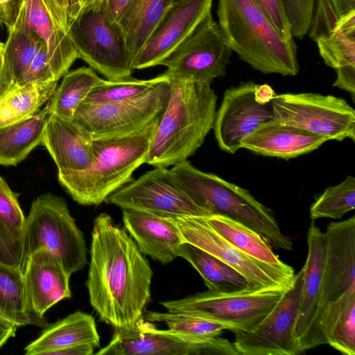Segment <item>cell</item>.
I'll use <instances>...</instances> for the list:
<instances>
[{"mask_svg": "<svg viewBox=\"0 0 355 355\" xmlns=\"http://www.w3.org/2000/svg\"><path fill=\"white\" fill-rule=\"evenodd\" d=\"M58 81L15 84L0 96V127L37 114L48 103Z\"/></svg>", "mask_w": 355, "mask_h": 355, "instance_id": "obj_31", "label": "cell"}, {"mask_svg": "<svg viewBox=\"0 0 355 355\" xmlns=\"http://www.w3.org/2000/svg\"><path fill=\"white\" fill-rule=\"evenodd\" d=\"M24 0H0V26L12 28L19 15Z\"/></svg>", "mask_w": 355, "mask_h": 355, "instance_id": "obj_44", "label": "cell"}, {"mask_svg": "<svg viewBox=\"0 0 355 355\" xmlns=\"http://www.w3.org/2000/svg\"><path fill=\"white\" fill-rule=\"evenodd\" d=\"M217 15L227 44L253 69L263 73L297 74L294 40H282L253 0H218Z\"/></svg>", "mask_w": 355, "mask_h": 355, "instance_id": "obj_3", "label": "cell"}, {"mask_svg": "<svg viewBox=\"0 0 355 355\" xmlns=\"http://www.w3.org/2000/svg\"><path fill=\"white\" fill-rule=\"evenodd\" d=\"M86 286L99 319L129 328L143 318L150 300L149 262L126 230L107 214L93 221Z\"/></svg>", "mask_w": 355, "mask_h": 355, "instance_id": "obj_1", "label": "cell"}, {"mask_svg": "<svg viewBox=\"0 0 355 355\" xmlns=\"http://www.w3.org/2000/svg\"><path fill=\"white\" fill-rule=\"evenodd\" d=\"M205 218L219 234L249 256L283 270H294L279 258L268 241L254 230L223 215Z\"/></svg>", "mask_w": 355, "mask_h": 355, "instance_id": "obj_29", "label": "cell"}, {"mask_svg": "<svg viewBox=\"0 0 355 355\" xmlns=\"http://www.w3.org/2000/svg\"><path fill=\"white\" fill-rule=\"evenodd\" d=\"M232 50L210 12L161 65L169 80L211 83L225 74Z\"/></svg>", "mask_w": 355, "mask_h": 355, "instance_id": "obj_17", "label": "cell"}, {"mask_svg": "<svg viewBox=\"0 0 355 355\" xmlns=\"http://www.w3.org/2000/svg\"><path fill=\"white\" fill-rule=\"evenodd\" d=\"M22 245L24 263L35 251L46 249L70 275L82 270L87 262L84 235L67 202L51 193H43L33 201L26 218Z\"/></svg>", "mask_w": 355, "mask_h": 355, "instance_id": "obj_7", "label": "cell"}, {"mask_svg": "<svg viewBox=\"0 0 355 355\" xmlns=\"http://www.w3.org/2000/svg\"><path fill=\"white\" fill-rule=\"evenodd\" d=\"M178 257L187 261L196 270L208 290L226 293L254 289L235 269L188 242L181 245Z\"/></svg>", "mask_w": 355, "mask_h": 355, "instance_id": "obj_28", "label": "cell"}, {"mask_svg": "<svg viewBox=\"0 0 355 355\" xmlns=\"http://www.w3.org/2000/svg\"><path fill=\"white\" fill-rule=\"evenodd\" d=\"M303 284V270L295 275L272 310L252 329L235 334L232 343L239 355L302 354L295 335Z\"/></svg>", "mask_w": 355, "mask_h": 355, "instance_id": "obj_16", "label": "cell"}, {"mask_svg": "<svg viewBox=\"0 0 355 355\" xmlns=\"http://www.w3.org/2000/svg\"><path fill=\"white\" fill-rule=\"evenodd\" d=\"M168 79L164 73L140 80L132 76L119 80H103L83 101L87 103H112L130 99Z\"/></svg>", "mask_w": 355, "mask_h": 355, "instance_id": "obj_35", "label": "cell"}, {"mask_svg": "<svg viewBox=\"0 0 355 355\" xmlns=\"http://www.w3.org/2000/svg\"><path fill=\"white\" fill-rule=\"evenodd\" d=\"M212 3L213 0L175 1L135 58L133 70L161 65L211 12Z\"/></svg>", "mask_w": 355, "mask_h": 355, "instance_id": "obj_18", "label": "cell"}, {"mask_svg": "<svg viewBox=\"0 0 355 355\" xmlns=\"http://www.w3.org/2000/svg\"><path fill=\"white\" fill-rule=\"evenodd\" d=\"M83 344L98 347L100 336L94 317L77 311L53 324H46L41 335L24 350L26 355H48L58 349Z\"/></svg>", "mask_w": 355, "mask_h": 355, "instance_id": "obj_25", "label": "cell"}, {"mask_svg": "<svg viewBox=\"0 0 355 355\" xmlns=\"http://www.w3.org/2000/svg\"><path fill=\"white\" fill-rule=\"evenodd\" d=\"M327 141V137L282 124L274 119L247 135L241 141V148L289 159L310 153Z\"/></svg>", "mask_w": 355, "mask_h": 355, "instance_id": "obj_24", "label": "cell"}, {"mask_svg": "<svg viewBox=\"0 0 355 355\" xmlns=\"http://www.w3.org/2000/svg\"><path fill=\"white\" fill-rule=\"evenodd\" d=\"M23 273L29 306L41 318L58 302L71 297V275L46 249L37 250L26 258Z\"/></svg>", "mask_w": 355, "mask_h": 355, "instance_id": "obj_21", "label": "cell"}, {"mask_svg": "<svg viewBox=\"0 0 355 355\" xmlns=\"http://www.w3.org/2000/svg\"><path fill=\"white\" fill-rule=\"evenodd\" d=\"M286 288H249L226 293L208 290L159 304L169 312L189 313L228 324L236 334L259 323Z\"/></svg>", "mask_w": 355, "mask_h": 355, "instance_id": "obj_9", "label": "cell"}, {"mask_svg": "<svg viewBox=\"0 0 355 355\" xmlns=\"http://www.w3.org/2000/svg\"><path fill=\"white\" fill-rule=\"evenodd\" d=\"M325 340L327 344L343 354H355V303L344 310Z\"/></svg>", "mask_w": 355, "mask_h": 355, "instance_id": "obj_39", "label": "cell"}, {"mask_svg": "<svg viewBox=\"0 0 355 355\" xmlns=\"http://www.w3.org/2000/svg\"><path fill=\"white\" fill-rule=\"evenodd\" d=\"M122 209L159 216L207 217L211 212L196 204L182 189L170 169L155 167L112 193L105 200Z\"/></svg>", "mask_w": 355, "mask_h": 355, "instance_id": "obj_13", "label": "cell"}, {"mask_svg": "<svg viewBox=\"0 0 355 355\" xmlns=\"http://www.w3.org/2000/svg\"><path fill=\"white\" fill-rule=\"evenodd\" d=\"M269 20L278 35L285 42L294 37L282 0H253Z\"/></svg>", "mask_w": 355, "mask_h": 355, "instance_id": "obj_41", "label": "cell"}, {"mask_svg": "<svg viewBox=\"0 0 355 355\" xmlns=\"http://www.w3.org/2000/svg\"><path fill=\"white\" fill-rule=\"evenodd\" d=\"M49 115L46 105L31 117L0 127V165H17L42 144Z\"/></svg>", "mask_w": 355, "mask_h": 355, "instance_id": "obj_26", "label": "cell"}, {"mask_svg": "<svg viewBox=\"0 0 355 355\" xmlns=\"http://www.w3.org/2000/svg\"><path fill=\"white\" fill-rule=\"evenodd\" d=\"M26 22L44 42L53 78L59 80L77 60L76 48L53 0H24Z\"/></svg>", "mask_w": 355, "mask_h": 355, "instance_id": "obj_19", "label": "cell"}, {"mask_svg": "<svg viewBox=\"0 0 355 355\" xmlns=\"http://www.w3.org/2000/svg\"><path fill=\"white\" fill-rule=\"evenodd\" d=\"M308 254L303 270V284L295 335L302 353L306 351L310 329L318 309L325 259L324 232L313 222L307 232Z\"/></svg>", "mask_w": 355, "mask_h": 355, "instance_id": "obj_23", "label": "cell"}, {"mask_svg": "<svg viewBox=\"0 0 355 355\" xmlns=\"http://www.w3.org/2000/svg\"><path fill=\"white\" fill-rule=\"evenodd\" d=\"M293 37L307 34L316 0H282Z\"/></svg>", "mask_w": 355, "mask_h": 355, "instance_id": "obj_40", "label": "cell"}, {"mask_svg": "<svg viewBox=\"0 0 355 355\" xmlns=\"http://www.w3.org/2000/svg\"><path fill=\"white\" fill-rule=\"evenodd\" d=\"M275 94L268 85L241 83L225 90L213 125L219 148L234 154L242 140L260 125L275 119L272 99Z\"/></svg>", "mask_w": 355, "mask_h": 355, "instance_id": "obj_14", "label": "cell"}, {"mask_svg": "<svg viewBox=\"0 0 355 355\" xmlns=\"http://www.w3.org/2000/svg\"><path fill=\"white\" fill-rule=\"evenodd\" d=\"M87 0H67V11L69 21L75 18L85 6Z\"/></svg>", "mask_w": 355, "mask_h": 355, "instance_id": "obj_49", "label": "cell"}, {"mask_svg": "<svg viewBox=\"0 0 355 355\" xmlns=\"http://www.w3.org/2000/svg\"><path fill=\"white\" fill-rule=\"evenodd\" d=\"M94 349L89 344L75 345L51 351L48 355H91Z\"/></svg>", "mask_w": 355, "mask_h": 355, "instance_id": "obj_45", "label": "cell"}, {"mask_svg": "<svg viewBox=\"0 0 355 355\" xmlns=\"http://www.w3.org/2000/svg\"><path fill=\"white\" fill-rule=\"evenodd\" d=\"M93 140L89 132L74 121L50 114L41 145L57 166L59 182L92 165Z\"/></svg>", "mask_w": 355, "mask_h": 355, "instance_id": "obj_20", "label": "cell"}, {"mask_svg": "<svg viewBox=\"0 0 355 355\" xmlns=\"http://www.w3.org/2000/svg\"><path fill=\"white\" fill-rule=\"evenodd\" d=\"M324 235L320 295L306 351L327 344L325 338L337 319L355 303V216L329 223Z\"/></svg>", "mask_w": 355, "mask_h": 355, "instance_id": "obj_6", "label": "cell"}, {"mask_svg": "<svg viewBox=\"0 0 355 355\" xmlns=\"http://www.w3.org/2000/svg\"><path fill=\"white\" fill-rule=\"evenodd\" d=\"M315 42L327 66L336 71L355 67V12L341 17L331 34Z\"/></svg>", "mask_w": 355, "mask_h": 355, "instance_id": "obj_34", "label": "cell"}, {"mask_svg": "<svg viewBox=\"0 0 355 355\" xmlns=\"http://www.w3.org/2000/svg\"><path fill=\"white\" fill-rule=\"evenodd\" d=\"M275 119L329 140H355V111L345 99L316 93H287L272 99Z\"/></svg>", "mask_w": 355, "mask_h": 355, "instance_id": "obj_12", "label": "cell"}, {"mask_svg": "<svg viewBox=\"0 0 355 355\" xmlns=\"http://www.w3.org/2000/svg\"><path fill=\"white\" fill-rule=\"evenodd\" d=\"M355 208V178L348 175L336 186H329L315 200L310 208L312 220L329 218H341Z\"/></svg>", "mask_w": 355, "mask_h": 355, "instance_id": "obj_36", "label": "cell"}, {"mask_svg": "<svg viewBox=\"0 0 355 355\" xmlns=\"http://www.w3.org/2000/svg\"><path fill=\"white\" fill-rule=\"evenodd\" d=\"M143 318L151 322H164L171 330L198 337L218 336L223 330H232L228 324L185 313H161L146 310Z\"/></svg>", "mask_w": 355, "mask_h": 355, "instance_id": "obj_37", "label": "cell"}, {"mask_svg": "<svg viewBox=\"0 0 355 355\" xmlns=\"http://www.w3.org/2000/svg\"><path fill=\"white\" fill-rule=\"evenodd\" d=\"M68 32L78 58L107 80L131 76L133 69L125 34L110 15L105 0L83 7L69 21Z\"/></svg>", "mask_w": 355, "mask_h": 355, "instance_id": "obj_8", "label": "cell"}, {"mask_svg": "<svg viewBox=\"0 0 355 355\" xmlns=\"http://www.w3.org/2000/svg\"><path fill=\"white\" fill-rule=\"evenodd\" d=\"M58 8L63 19L69 25V19L67 11V0H53Z\"/></svg>", "mask_w": 355, "mask_h": 355, "instance_id": "obj_50", "label": "cell"}, {"mask_svg": "<svg viewBox=\"0 0 355 355\" xmlns=\"http://www.w3.org/2000/svg\"><path fill=\"white\" fill-rule=\"evenodd\" d=\"M14 84L3 60L0 56V96L5 94Z\"/></svg>", "mask_w": 355, "mask_h": 355, "instance_id": "obj_48", "label": "cell"}, {"mask_svg": "<svg viewBox=\"0 0 355 355\" xmlns=\"http://www.w3.org/2000/svg\"><path fill=\"white\" fill-rule=\"evenodd\" d=\"M0 262L10 266L24 269L22 243L8 236L0 227Z\"/></svg>", "mask_w": 355, "mask_h": 355, "instance_id": "obj_43", "label": "cell"}, {"mask_svg": "<svg viewBox=\"0 0 355 355\" xmlns=\"http://www.w3.org/2000/svg\"><path fill=\"white\" fill-rule=\"evenodd\" d=\"M169 78L130 99L112 103L82 102L73 121L93 139L122 137L145 128L160 116L170 94Z\"/></svg>", "mask_w": 355, "mask_h": 355, "instance_id": "obj_11", "label": "cell"}, {"mask_svg": "<svg viewBox=\"0 0 355 355\" xmlns=\"http://www.w3.org/2000/svg\"><path fill=\"white\" fill-rule=\"evenodd\" d=\"M98 355H239L225 338L198 337L170 329H157L143 318L129 328H115Z\"/></svg>", "mask_w": 355, "mask_h": 355, "instance_id": "obj_10", "label": "cell"}, {"mask_svg": "<svg viewBox=\"0 0 355 355\" xmlns=\"http://www.w3.org/2000/svg\"><path fill=\"white\" fill-rule=\"evenodd\" d=\"M97 1V0H87V2H86L85 6H87V5L89 4V3H92L93 1ZM85 6H84V7H85Z\"/></svg>", "mask_w": 355, "mask_h": 355, "instance_id": "obj_52", "label": "cell"}, {"mask_svg": "<svg viewBox=\"0 0 355 355\" xmlns=\"http://www.w3.org/2000/svg\"><path fill=\"white\" fill-rule=\"evenodd\" d=\"M103 80L91 67L68 71L46 104L50 114L73 120L80 103Z\"/></svg>", "mask_w": 355, "mask_h": 355, "instance_id": "obj_32", "label": "cell"}, {"mask_svg": "<svg viewBox=\"0 0 355 355\" xmlns=\"http://www.w3.org/2000/svg\"><path fill=\"white\" fill-rule=\"evenodd\" d=\"M0 318L18 327L33 324L44 327V318L31 309L27 298L23 271L0 262Z\"/></svg>", "mask_w": 355, "mask_h": 355, "instance_id": "obj_30", "label": "cell"}, {"mask_svg": "<svg viewBox=\"0 0 355 355\" xmlns=\"http://www.w3.org/2000/svg\"><path fill=\"white\" fill-rule=\"evenodd\" d=\"M4 48H5V44L0 42V56H2L3 55Z\"/></svg>", "mask_w": 355, "mask_h": 355, "instance_id": "obj_51", "label": "cell"}, {"mask_svg": "<svg viewBox=\"0 0 355 355\" xmlns=\"http://www.w3.org/2000/svg\"><path fill=\"white\" fill-rule=\"evenodd\" d=\"M18 327L4 319L0 318V349L8 340L15 336Z\"/></svg>", "mask_w": 355, "mask_h": 355, "instance_id": "obj_47", "label": "cell"}, {"mask_svg": "<svg viewBox=\"0 0 355 355\" xmlns=\"http://www.w3.org/2000/svg\"><path fill=\"white\" fill-rule=\"evenodd\" d=\"M177 1V0H175V1Z\"/></svg>", "mask_w": 355, "mask_h": 355, "instance_id": "obj_53", "label": "cell"}, {"mask_svg": "<svg viewBox=\"0 0 355 355\" xmlns=\"http://www.w3.org/2000/svg\"><path fill=\"white\" fill-rule=\"evenodd\" d=\"M170 170L182 189L199 206L212 214L243 223L275 248L292 250V241L282 232L272 210L256 200L249 191L198 169L187 159Z\"/></svg>", "mask_w": 355, "mask_h": 355, "instance_id": "obj_5", "label": "cell"}, {"mask_svg": "<svg viewBox=\"0 0 355 355\" xmlns=\"http://www.w3.org/2000/svg\"><path fill=\"white\" fill-rule=\"evenodd\" d=\"M132 0H105L106 6L112 18L119 23Z\"/></svg>", "mask_w": 355, "mask_h": 355, "instance_id": "obj_46", "label": "cell"}, {"mask_svg": "<svg viewBox=\"0 0 355 355\" xmlns=\"http://www.w3.org/2000/svg\"><path fill=\"white\" fill-rule=\"evenodd\" d=\"M160 116L132 135L94 139L92 165L60 184L80 205H98L105 202L112 193L132 182L133 172L145 164Z\"/></svg>", "mask_w": 355, "mask_h": 355, "instance_id": "obj_4", "label": "cell"}, {"mask_svg": "<svg viewBox=\"0 0 355 355\" xmlns=\"http://www.w3.org/2000/svg\"><path fill=\"white\" fill-rule=\"evenodd\" d=\"M54 80H55L53 78L49 62L46 47L43 42L37 53L17 84Z\"/></svg>", "mask_w": 355, "mask_h": 355, "instance_id": "obj_42", "label": "cell"}, {"mask_svg": "<svg viewBox=\"0 0 355 355\" xmlns=\"http://www.w3.org/2000/svg\"><path fill=\"white\" fill-rule=\"evenodd\" d=\"M185 242L227 263L248 282L254 289L286 288L293 282L295 270H286L253 258L227 241L205 217L173 218Z\"/></svg>", "mask_w": 355, "mask_h": 355, "instance_id": "obj_15", "label": "cell"}, {"mask_svg": "<svg viewBox=\"0 0 355 355\" xmlns=\"http://www.w3.org/2000/svg\"><path fill=\"white\" fill-rule=\"evenodd\" d=\"M169 80V97L145 161L154 167L173 166L193 155L213 128L216 112L211 83Z\"/></svg>", "mask_w": 355, "mask_h": 355, "instance_id": "obj_2", "label": "cell"}, {"mask_svg": "<svg viewBox=\"0 0 355 355\" xmlns=\"http://www.w3.org/2000/svg\"><path fill=\"white\" fill-rule=\"evenodd\" d=\"M18 196L0 176V227L8 236L22 243L26 217Z\"/></svg>", "mask_w": 355, "mask_h": 355, "instance_id": "obj_38", "label": "cell"}, {"mask_svg": "<svg viewBox=\"0 0 355 355\" xmlns=\"http://www.w3.org/2000/svg\"><path fill=\"white\" fill-rule=\"evenodd\" d=\"M175 0H132L119 24L132 62Z\"/></svg>", "mask_w": 355, "mask_h": 355, "instance_id": "obj_27", "label": "cell"}, {"mask_svg": "<svg viewBox=\"0 0 355 355\" xmlns=\"http://www.w3.org/2000/svg\"><path fill=\"white\" fill-rule=\"evenodd\" d=\"M125 229L140 251L153 260L167 264L178 257L185 242L173 218L122 209Z\"/></svg>", "mask_w": 355, "mask_h": 355, "instance_id": "obj_22", "label": "cell"}, {"mask_svg": "<svg viewBox=\"0 0 355 355\" xmlns=\"http://www.w3.org/2000/svg\"><path fill=\"white\" fill-rule=\"evenodd\" d=\"M8 32L3 57L14 84H17L44 42L26 22L22 8Z\"/></svg>", "mask_w": 355, "mask_h": 355, "instance_id": "obj_33", "label": "cell"}]
</instances>
